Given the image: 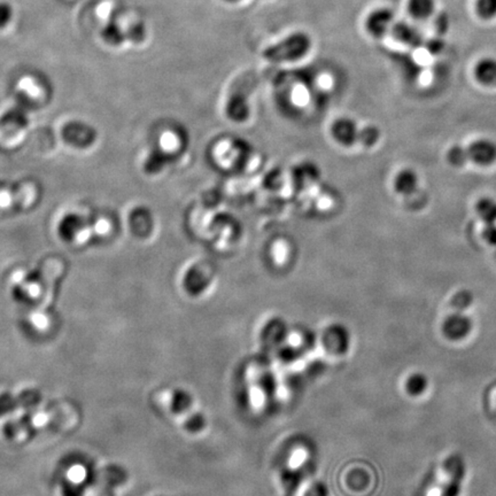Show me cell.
Instances as JSON below:
<instances>
[{
	"label": "cell",
	"mask_w": 496,
	"mask_h": 496,
	"mask_svg": "<svg viewBox=\"0 0 496 496\" xmlns=\"http://www.w3.org/2000/svg\"><path fill=\"white\" fill-rule=\"evenodd\" d=\"M394 24V13L390 9H377L368 15L365 28L368 33L379 39L390 31Z\"/></svg>",
	"instance_id": "cell-5"
},
{
	"label": "cell",
	"mask_w": 496,
	"mask_h": 496,
	"mask_svg": "<svg viewBox=\"0 0 496 496\" xmlns=\"http://www.w3.org/2000/svg\"><path fill=\"white\" fill-rule=\"evenodd\" d=\"M482 238L492 246H496V223L485 226L484 230H482Z\"/></svg>",
	"instance_id": "cell-20"
},
{
	"label": "cell",
	"mask_w": 496,
	"mask_h": 496,
	"mask_svg": "<svg viewBox=\"0 0 496 496\" xmlns=\"http://www.w3.org/2000/svg\"><path fill=\"white\" fill-rule=\"evenodd\" d=\"M310 47V37L307 34L298 31L267 47L263 56L270 62L297 61L308 54Z\"/></svg>",
	"instance_id": "cell-1"
},
{
	"label": "cell",
	"mask_w": 496,
	"mask_h": 496,
	"mask_svg": "<svg viewBox=\"0 0 496 496\" xmlns=\"http://www.w3.org/2000/svg\"><path fill=\"white\" fill-rule=\"evenodd\" d=\"M223 1H226V3H238V1H241V0H223Z\"/></svg>",
	"instance_id": "cell-21"
},
{
	"label": "cell",
	"mask_w": 496,
	"mask_h": 496,
	"mask_svg": "<svg viewBox=\"0 0 496 496\" xmlns=\"http://www.w3.org/2000/svg\"><path fill=\"white\" fill-rule=\"evenodd\" d=\"M476 212L485 224L496 223V201L492 198H482L476 203Z\"/></svg>",
	"instance_id": "cell-12"
},
{
	"label": "cell",
	"mask_w": 496,
	"mask_h": 496,
	"mask_svg": "<svg viewBox=\"0 0 496 496\" xmlns=\"http://www.w3.org/2000/svg\"><path fill=\"white\" fill-rule=\"evenodd\" d=\"M13 18V9L9 3L0 1V28L6 27Z\"/></svg>",
	"instance_id": "cell-19"
},
{
	"label": "cell",
	"mask_w": 496,
	"mask_h": 496,
	"mask_svg": "<svg viewBox=\"0 0 496 496\" xmlns=\"http://www.w3.org/2000/svg\"><path fill=\"white\" fill-rule=\"evenodd\" d=\"M435 9V0H409L408 12L416 20H427Z\"/></svg>",
	"instance_id": "cell-10"
},
{
	"label": "cell",
	"mask_w": 496,
	"mask_h": 496,
	"mask_svg": "<svg viewBox=\"0 0 496 496\" xmlns=\"http://www.w3.org/2000/svg\"><path fill=\"white\" fill-rule=\"evenodd\" d=\"M126 39H129L130 41H135V43H141V41H144L145 36H146L144 24H141V22L131 24L126 30Z\"/></svg>",
	"instance_id": "cell-18"
},
{
	"label": "cell",
	"mask_w": 496,
	"mask_h": 496,
	"mask_svg": "<svg viewBox=\"0 0 496 496\" xmlns=\"http://www.w3.org/2000/svg\"><path fill=\"white\" fill-rule=\"evenodd\" d=\"M475 11L482 20H492L496 16V0H476Z\"/></svg>",
	"instance_id": "cell-16"
},
{
	"label": "cell",
	"mask_w": 496,
	"mask_h": 496,
	"mask_svg": "<svg viewBox=\"0 0 496 496\" xmlns=\"http://www.w3.org/2000/svg\"><path fill=\"white\" fill-rule=\"evenodd\" d=\"M467 160L476 165L486 167L496 162V143L490 139L475 141L467 146Z\"/></svg>",
	"instance_id": "cell-4"
},
{
	"label": "cell",
	"mask_w": 496,
	"mask_h": 496,
	"mask_svg": "<svg viewBox=\"0 0 496 496\" xmlns=\"http://www.w3.org/2000/svg\"><path fill=\"white\" fill-rule=\"evenodd\" d=\"M390 31L393 34L394 39L407 46L418 47L423 44V34L413 24L407 22L394 24Z\"/></svg>",
	"instance_id": "cell-6"
},
{
	"label": "cell",
	"mask_w": 496,
	"mask_h": 496,
	"mask_svg": "<svg viewBox=\"0 0 496 496\" xmlns=\"http://www.w3.org/2000/svg\"><path fill=\"white\" fill-rule=\"evenodd\" d=\"M473 328L472 318L462 311H455L443 320L442 332L447 339L452 341L463 340L471 333Z\"/></svg>",
	"instance_id": "cell-3"
},
{
	"label": "cell",
	"mask_w": 496,
	"mask_h": 496,
	"mask_svg": "<svg viewBox=\"0 0 496 496\" xmlns=\"http://www.w3.org/2000/svg\"><path fill=\"white\" fill-rule=\"evenodd\" d=\"M379 138H380V131H379L378 128L369 126L360 130L358 141H360L364 146L371 147L378 143Z\"/></svg>",
	"instance_id": "cell-17"
},
{
	"label": "cell",
	"mask_w": 496,
	"mask_h": 496,
	"mask_svg": "<svg viewBox=\"0 0 496 496\" xmlns=\"http://www.w3.org/2000/svg\"><path fill=\"white\" fill-rule=\"evenodd\" d=\"M429 388V379L422 373H415L405 382V390L413 397H420Z\"/></svg>",
	"instance_id": "cell-13"
},
{
	"label": "cell",
	"mask_w": 496,
	"mask_h": 496,
	"mask_svg": "<svg viewBox=\"0 0 496 496\" xmlns=\"http://www.w3.org/2000/svg\"><path fill=\"white\" fill-rule=\"evenodd\" d=\"M358 133L355 122L350 118H341L333 126L335 139L343 145H353L358 141Z\"/></svg>",
	"instance_id": "cell-9"
},
{
	"label": "cell",
	"mask_w": 496,
	"mask_h": 496,
	"mask_svg": "<svg viewBox=\"0 0 496 496\" xmlns=\"http://www.w3.org/2000/svg\"><path fill=\"white\" fill-rule=\"evenodd\" d=\"M418 184H420V178L417 176L416 171L410 168H405L403 171H400L394 178L395 191L405 197L415 194L418 188Z\"/></svg>",
	"instance_id": "cell-7"
},
{
	"label": "cell",
	"mask_w": 496,
	"mask_h": 496,
	"mask_svg": "<svg viewBox=\"0 0 496 496\" xmlns=\"http://www.w3.org/2000/svg\"><path fill=\"white\" fill-rule=\"evenodd\" d=\"M101 37L107 44L118 46L126 39V33L115 21H109L101 29Z\"/></svg>",
	"instance_id": "cell-11"
},
{
	"label": "cell",
	"mask_w": 496,
	"mask_h": 496,
	"mask_svg": "<svg viewBox=\"0 0 496 496\" xmlns=\"http://www.w3.org/2000/svg\"><path fill=\"white\" fill-rule=\"evenodd\" d=\"M447 161L450 162L452 167H464L469 162V160H467V146L452 145L448 150V152H447Z\"/></svg>",
	"instance_id": "cell-14"
},
{
	"label": "cell",
	"mask_w": 496,
	"mask_h": 496,
	"mask_svg": "<svg viewBox=\"0 0 496 496\" xmlns=\"http://www.w3.org/2000/svg\"><path fill=\"white\" fill-rule=\"evenodd\" d=\"M473 74L477 82L484 86H496V59L484 58L475 66Z\"/></svg>",
	"instance_id": "cell-8"
},
{
	"label": "cell",
	"mask_w": 496,
	"mask_h": 496,
	"mask_svg": "<svg viewBox=\"0 0 496 496\" xmlns=\"http://www.w3.org/2000/svg\"><path fill=\"white\" fill-rule=\"evenodd\" d=\"M448 482L442 490V496H460L462 490V482L467 473V467L463 457L460 455H452L447 458L445 463Z\"/></svg>",
	"instance_id": "cell-2"
},
{
	"label": "cell",
	"mask_w": 496,
	"mask_h": 496,
	"mask_svg": "<svg viewBox=\"0 0 496 496\" xmlns=\"http://www.w3.org/2000/svg\"><path fill=\"white\" fill-rule=\"evenodd\" d=\"M473 300H475V297H473L472 292L469 291V290H461V291L454 294V297L450 300V303L455 311L464 313L472 305Z\"/></svg>",
	"instance_id": "cell-15"
}]
</instances>
